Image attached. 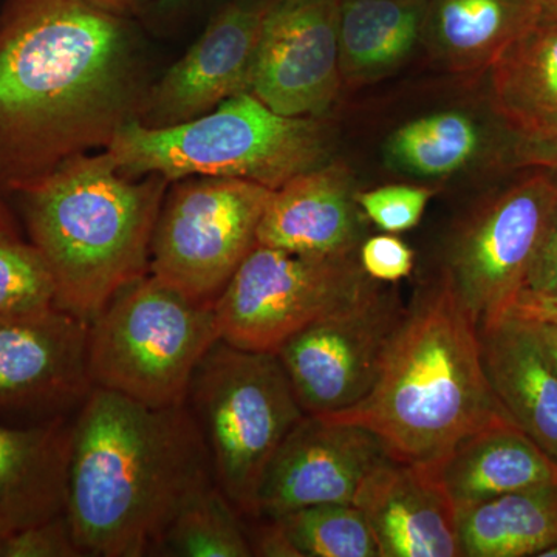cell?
I'll return each mask as SVG.
<instances>
[{"label":"cell","instance_id":"cell-1","mask_svg":"<svg viewBox=\"0 0 557 557\" xmlns=\"http://www.w3.org/2000/svg\"><path fill=\"white\" fill-rule=\"evenodd\" d=\"M132 20L89 0H5L0 11V190L108 149L149 90Z\"/></svg>","mask_w":557,"mask_h":557},{"label":"cell","instance_id":"cell-2","mask_svg":"<svg viewBox=\"0 0 557 557\" xmlns=\"http://www.w3.org/2000/svg\"><path fill=\"white\" fill-rule=\"evenodd\" d=\"M212 482L186 405L150 408L94 386L76 409L65 515L84 556H157L180 508Z\"/></svg>","mask_w":557,"mask_h":557},{"label":"cell","instance_id":"cell-3","mask_svg":"<svg viewBox=\"0 0 557 557\" xmlns=\"http://www.w3.org/2000/svg\"><path fill=\"white\" fill-rule=\"evenodd\" d=\"M322 417L368 429L395 460L429 468L468 435L512 421L487 381L478 322L445 271L406 307L369 394Z\"/></svg>","mask_w":557,"mask_h":557},{"label":"cell","instance_id":"cell-4","mask_svg":"<svg viewBox=\"0 0 557 557\" xmlns=\"http://www.w3.org/2000/svg\"><path fill=\"white\" fill-rule=\"evenodd\" d=\"M170 185L157 174L127 177L104 149L62 161L13 193L53 273L58 309L90 322L116 293L148 276Z\"/></svg>","mask_w":557,"mask_h":557},{"label":"cell","instance_id":"cell-5","mask_svg":"<svg viewBox=\"0 0 557 557\" xmlns=\"http://www.w3.org/2000/svg\"><path fill=\"white\" fill-rule=\"evenodd\" d=\"M330 148L332 132L321 116L281 115L245 91L163 129L132 120L106 150L127 177L239 178L276 190L327 163Z\"/></svg>","mask_w":557,"mask_h":557},{"label":"cell","instance_id":"cell-6","mask_svg":"<svg viewBox=\"0 0 557 557\" xmlns=\"http://www.w3.org/2000/svg\"><path fill=\"white\" fill-rule=\"evenodd\" d=\"M215 485L242 516L259 518L267 469L306 416L276 354L219 339L201 359L185 401Z\"/></svg>","mask_w":557,"mask_h":557},{"label":"cell","instance_id":"cell-7","mask_svg":"<svg viewBox=\"0 0 557 557\" xmlns=\"http://www.w3.org/2000/svg\"><path fill=\"white\" fill-rule=\"evenodd\" d=\"M219 339L214 306L149 273L116 293L89 322L91 384L150 408L185 405L197 366Z\"/></svg>","mask_w":557,"mask_h":557},{"label":"cell","instance_id":"cell-8","mask_svg":"<svg viewBox=\"0 0 557 557\" xmlns=\"http://www.w3.org/2000/svg\"><path fill=\"white\" fill-rule=\"evenodd\" d=\"M383 285L364 273L358 251L306 256L258 244L214 304L220 338L276 354L289 336L364 302Z\"/></svg>","mask_w":557,"mask_h":557},{"label":"cell","instance_id":"cell-9","mask_svg":"<svg viewBox=\"0 0 557 557\" xmlns=\"http://www.w3.org/2000/svg\"><path fill=\"white\" fill-rule=\"evenodd\" d=\"M271 193L239 178L172 182L153 230L149 273L189 299L214 306L258 245Z\"/></svg>","mask_w":557,"mask_h":557},{"label":"cell","instance_id":"cell-10","mask_svg":"<svg viewBox=\"0 0 557 557\" xmlns=\"http://www.w3.org/2000/svg\"><path fill=\"white\" fill-rule=\"evenodd\" d=\"M557 208V174L520 168L457 230L445 271L479 330L507 317Z\"/></svg>","mask_w":557,"mask_h":557},{"label":"cell","instance_id":"cell-11","mask_svg":"<svg viewBox=\"0 0 557 557\" xmlns=\"http://www.w3.org/2000/svg\"><path fill=\"white\" fill-rule=\"evenodd\" d=\"M406 307L394 289L314 322L276 355L306 416H330L369 394Z\"/></svg>","mask_w":557,"mask_h":557},{"label":"cell","instance_id":"cell-12","mask_svg":"<svg viewBox=\"0 0 557 557\" xmlns=\"http://www.w3.org/2000/svg\"><path fill=\"white\" fill-rule=\"evenodd\" d=\"M341 0H273L260 24L251 94L287 116H322L343 84Z\"/></svg>","mask_w":557,"mask_h":557},{"label":"cell","instance_id":"cell-13","mask_svg":"<svg viewBox=\"0 0 557 557\" xmlns=\"http://www.w3.org/2000/svg\"><path fill=\"white\" fill-rule=\"evenodd\" d=\"M89 322L58 309L0 314V417L39 423L69 416L94 387Z\"/></svg>","mask_w":557,"mask_h":557},{"label":"cell","instance_id":"cell-14","mask_svg":"<svg viewBox=\"0 0 557 557\" xmlns=\"http://www.w3.org/2000/svg\"><path fill=\"white\" fill-rule=\"evenodd\" d=\"M386 456L383 443L368 429L304 416L267 469L259 518H281L314 505L354 504L359 483Z\"/></svg>","mask_w":557,"mask_h":557},{"label":"cell","instance_id":"cell-15","mask_svg":"<svg viewBox=\"0 0 557 557\" xmlns=\"http://www.w3.org/2000/svg\"><path fill=\"white\" fill-rule=\"evenodd\" d=\"M265 3H231L160 81L149 87L138 121L175 126L251 91L252 64Z\"/></svg>","mask_w":557,"mask_h":557},{"label":"cell","instance_id":"cell-16","mask_svg":"<svg viewBox=\"0 0 557 557\" xmlns=\"http://www.w3.org/2000/svg\"><path fill=\"white\" fill-rule=\"evenodd\" d=\"M380 557H461L458 509L437 469L386 456L355 494Z\"/></svg>","mask_w":557,"mask_h":557},{"label":"cell","instance_id":"cell-17","mask_svg":"<svg viewBox=\"0 0 557 557\" xmlns=\"http://www.w3.org/2000/svg\"><path fill=\"white\" fill-rule=\"evenodd\" d=\"M346 164L314 168L273 190L260 220L258 244L306 256L358 251L361 209Z\"/></svg>","mask_w":557,"mask_h":557},{"label":"cell","instance_id":"cell-18","mask_svg":"<svg viewBox=\"0 0 557 557\" xmlns=\"http://www.w3.org/2000/svg\"><path fill=\"white\" fill-rule=\"evenodd\" d=\"M73 418L0 423V536L65 511Z\"/></svg>","mask_w":557,"mask_h":557},{"label":"cell","instance_id":"cell-19","mask_svg":"<svg viewBox=\"0 0 557 557\" xmlns=\"http://www.w3.org/2000/svg\"><path fill=\"white\" fill-rule=\"evenodd\" d=\"M483 368L502 408L557 465V369L527 319L480 330Z\"/></svg>","mask_w":557,"mask_h":557},{"label":"cell","instance_id":"cell-20","mask_svg":"<svg viewBox=\"0 0 557 557\" xmlns=\"http://www.w3.org/2000/svg\"><path fill=\"white\" fill-rule=\"evenodd\" d=\"M437 472L457 507L555 483L557 465L512 421L468 435Z\"/></svg>","mask_w":557,"mask_h":557},{"label":"cell","instance_id":"cell-21","mask_svg":"<svg viewBox=\"0 0 557 557\" xmlns=\"http://www.w3.org/2000/svg\"><path fill=\"white\" fill-rule=\"evenodd\" d=\"M494 115L522 137L557 132V16L537 20L502 51L490 70Z\"/></svg>","mask_w":557,"mask_h":557},{"label":"cell","instance_id":"cell-22","mask_svg":"<svg viewBox=\"0 0 557 557\" xmlns=\"http://www.w3.org/2000/svg\"><path fill=\"white\" fill-rule=\"evenodd\" d=\"M541 11L539 0H428L421 42L450 72H487Z\"/></svg>","mask_w":557,"mask_h":557},{"label":"cell","instance_id":"cell-23","mask_svg":"<svg viewBox=\"0 0 557 557\" xmlns=\"http://www.w3.org/2000/svg\"><path fill=\"white\" fill-rule=\"evenodd\" d=\"M428 0H341L343 83H372L397 70L421 42Z\"/></svg>","mask_w":557,"mask_h":557},{"label":"cell","instance_id":"cell-24","mask_svg":"<svg viewBox=\"0 0 557 557\" xmlns=\"http://www.w3.org/2000/svg\"><path fill=\"white\" fill-rule=\"evenodd\" d=\"M457 509L461 557L541 556L557 542L555 483Z\"/></svg>","mask_w":557,"mask_h":557},{"label":"cell","instance_id":"cell-25","mask_svg":"<svg viewBox=\"0 0 557 557\" xmlns=\"http://www.w3.org/2000/svg\"><path fill=\"white\" fill-rule=\"evenodd\" d=\"M490 145V135L478 120L458 110H443L408 121L392 132L384 157L392 170L440 178L478 161Z\"/></svg>","mask_w":557,"mask_h":557},{"label":"cell","instance_id":"cell-26","mask_svg":"<svg viewBox=\"0 0 557 557\" xmlns=\"http://www.w3.org/2000/svg\"><path fill=\"white\" fill-rule=\"evenodd\" d=\"M157 556L251 557L242 512L215 482L185 502L161 537Z\"/></svg>","mask_w":557,"mask_h":557},{"label":"cell","instance_id":"cell-27","mask_svg":"<svg viewBox=\"0 0 557 557\" xmlns=\"http://www.w3.org/2000/svg\"><path fill=\"white\" fill-rule=\"evenodd\" d=\"M274 520L299 557H380L368 520L354 504L314 505Z\"/></svg>","mask_w":557,"mask_h":557},{"label":"cell","instance_id":"cell-28","mask_svg":"<svg viewBox=\"0 0 557 557\" xmlns=\"http://www.w3.org/2000/svg\"><path fill=\"white\" fill-rule=\"evenodd\" d=\"M57 307L49 263L32 242L0 233V314L36 313Z\"/></svg>","mask_w":557,"mask_h":557},{"label":"cell","instance_id":"cell-29","mask_svg":"<svg viewBox=\"0 0 557 557\" xmlns=\"http://www.w3.org/2000/svg\"><path fill=\"white\" fill-rule=\"evenodd\" d=\"M434 193L423 186L386 185L357 194L362 214L384 233L416 228Z\"/></svg>","mask_w":557,"mask_h":557},{"label":"cell","instance_id":"cell-30","mask_svg":"<svg viewBox=\"0 0 557 557\" xmlns=\"http://www.w3.org/2000/svg\"><path fill=\"white\" fill-rule=\"evenodd\" d=\"M2 557H84V555L76 544L64 511L36 525L3 536Z\"/></svg>","mask_w":557,"mask_h":557},{"label":"cell","instance_id":"cell-31","mask_svg":"<svg viewBox=\"0 0 557 557\" xmlns=\"http://www.w3.org/2000/svg\"><path fill=\"white\" fill-rule=\"evenodd\" d=\"M358 259L364 273L380 284H397L413 270L412 249L391 233L361 242Z\"/></svg>","mask_w":557,"mask_h":557},{"label":"cell","instance_id":"cell-32","mask_svg":"<svg viewBox=\"0 0 557 557\" xmlns=\"http://www.w3.org/2000/svg\"><path fill=\"white\" fill-rule=\"evenodd\" d=\"M523 289L534 293H557V208L528 273Z\"/></svg>","mask_w":557,"mask_h":557},{"label":"cell","instance_id":"cell-33","mask_svg":"<svg viewBox=\"0 0 557 557\" xmlns=\"http://www.w3.org/2000/svg\"><path fill=\"white\" fill-rule=\"evenodd\" d=\"M516 166L544 168L557 174V132L547 135H520L516 145Z\"/></svg>","mask_w":557,"mask_h":557},{"label":"cell","instance_id":"cell-34","mask_svg":"<svg viewBox=\"0 0 557 557\" xmlns=\"http://www.w3.org/2000/svg\"><path fill=\"white\" fill-rule=\"evenodd\" d=\"M509 314L527 321L557 325V293H534L522 289Z\"/></svg>","mask_w":557,"mask_h":557},{"label":"cell","instance_id":"cell-35","mask_svg":"<svg viewBox=\"0 0 557 557\" xmlns=\"http://www.w3.org/2000/svg\"><path fill=\"white\" fill-rule=\"evenodd\" d=\"M252 556L265 557H299L292 542L285 536L284 530L274 519H267L265 525L249 537Z\"/></svg>","mask_w":557,"mask_h":557},{"label":"cell","instance_id":"cell-36","mask_svg":"<svg viewBox=\"0 0 557 557\" xmlns=\"http://www.w3.org/2000/svg\"><path fill=\"white\" fill-rule=\"evenodd\" d=\"M89 2L116 16L134 20L148 10L152 0H89Z\"/></svg>","mask_w":557,"mask_h":557},{"label":"cell","instance_id":"cell-37","mask_svg":"<svg viewBox=\"0 0 557 557\" xmlns=\"http://www.w3.org/2000/svg\"><path fill=\"white\" fill-rule=\"evenodd\" d=\"M534 330H536L539 339L542 346L547 350L548 357L552 358L553 364L557 369V325L545 324V322H533Z\"/></svg>","mask_w":557,"mask_h":557},{"label":"cell","instance_id":"cell-38","mask_svg":"<svg viewBox=\"0 0 557 557\" xmlns=\"http://www.w3.org/2000/svg\"><path fill=\"white\" fill-rule=\"evenodd\" d=\"M0 233L10 234V236H21L17 220L14 218L9 203L3 199L2 193H0Z\"/></svg>","mask_w":557,"mask_h":557},{"label":"cell","instance_id":"cell-39","mask_svg":"<svg viewBox=\"0 0 557 557\" xmlns=\"http://www.w3.org/2000/svg\"><path fill=\"white\" fill-rule=\"evenodd\" d=\"M539 3H541L542 10L557 16V0H539Z\"/></svg>","mask_w":557,"mask_h":557},{"label":"cell","instance_id":"cell-40","mask_svg":"<svg viewBox=\"0 0 557 557\" xmlns=\"http://www.w3.org/2000/svg\"><path fill=\"white\" fill-rule=\"evenodd\" d=\"M185 2L186 0H160V7L164 10H174L182 7Z\"/></svg>","mask_w":557,"mask_h":557},{"label":"cell","instance_id":"cell-41","mask_svg":"<svg viewBox=\"0 0 557 557\" xmlns=\"http://www.w3.org/2000/svg\"><path fill=\"white\" fill-rule=\"evenodd\" d=\"M3 536H0V557H2Z\"/></svg>","mask_w":557,"mask_h":557},{"label":"cell","instance_id":"cell-42","mask_svg":"<svg viewBox=\"0 0 557 557\" xmlns=\"http://www.w3.org/2000/svg\"><path fill=\"white\" fill-rule=\"evenodd\" d=\"M260 3H269V2H273V0H259Z\"/></svg>","mask_w":557,"mask_h":557},{"label":"cell","instance_id":"cell-43","mask_svg":"<svg viewBox=\"0 0 557 557\" xmlns=\"http://www.w3.org/2000/svg\"><path fill=\"white\" fill-rule=\"evenodd\" d=\"M555 485H556V487H557V474H556Z\"/></svg>","mask_w":557,"mask_h":557}]
</instances>
